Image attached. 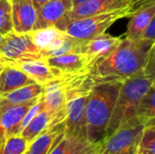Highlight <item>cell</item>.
Listing matches in <instances>:
<instances>
[{
	"label": "cell",
	"mask_w": 155,
	"mask_h": 154,
	"mask_svg": "<svg viewBox=\"0 0 155 154\" xmlns=\"http://www.w3.org/2000/svg\"><path fill=\"white\" fill-rule=\"evenodd\" d=\"M154 46L155 41L122 39L110 55L93 67L91 71L93 81L95 84L116 81L124 82L143 68Z\"/></svg>",
	"instance_id": "1"
},
{
	"label": "cell",
	"mask_w": 155,
	"mask_h": 154,
	"mask_svg": "<svg viewBox=\"0 0 155 154\" xmlns=\"http://www.w3.org/2000/svg\"><path fill=\"white\" fill-rule=\"evenodd\" d=\"M123 82H108L95 84L85 104L86 139L96 143L106 137L109 124L119 90Z\"/></svg>",
	"instance_id": "2"
},
{
	"label": "cell",
	"mask_w": 155,
	"mask_h": 154,
	"mask_svg": "<svg viewBox=\"0 0 155 154\" xmlns=\"http://www.w3.org/2000/svg\"><path fill=\"white\" fill-rule=\"evenodd\" d=\"M154 76L147 74L142 69L123 82L107 126L106 136L134 118L139 101L154 84Z\"/></svg>",
	"instance_id": "3"
},
{
	"label": "cell",
	"mask_w": 155,
	"mask_h": 154,
	"mask_svg": "<svg viewBox=\"0 0 155 154\" xmlns=\"http://www.w3.org/2000/svg\"><path fill=\"white\" fill-rule=\"evenodd\" d=\"M94 85V82L91 79L77 88L65 91L66 115L64 119V133L78 141L87 142L85 104Z\"/></svg>",
	"instance_id": "4"
},
{
	"label": "cell",
	"mask_w": 155,
	"mask_h": 154,
	"mask_svg": "<svg viewBox=\"0 0 155 154\" xmlns=\"http://www.w3.org/2000/svg\"><path fill=\"white\" fill-rule=\"evenodd\" d=\"M134 13V10L130 5L127 7L75 19L67 24L63 32L76 39H91L105 33L115 21L130 17Z\"/></svg>",
	"instance_id": "5"
},
{
	"label": "cell",
	"mask_w": 155,
	"mask_h": 154,
	"mask_svg": "<svg viewBox=\"0 0 155 154\" xmlns=\"http://www.w3.org/2000/svg\"><path fill=\"white\" fill-rule=\"evenodd\" d=\"M144 125L134 117L101 141L99 154H136Z\"/></svg>",
	"instance_id": "6"
},
{
	"label": "cell",
	"mask_w": 155,
	"mask_h": 154,
	"mask_svg": "<svg viewBox=\"0 0 155 154\" xmlns=\"http://www.w3.org/2000/svg\"><path fill=\"white\" fill-rule=\"evenodd\" d=\"M0 56L5 63L45 60L41 50L34 44L28 33H16L15 31L2 35Z\"/></svg>",
	"instance_id": "7"
},
{
	"label": "cell",
	"mask_w": 155,
	"mask_h": 154,
	"mask_svg": "<svg viewBox=\"0 0 155 154\" xmlns=\"http://www.w3.org/2000/svg\"><path fill=\"white\" fill-rule=\"evenodd\" d=\"M131 4V0H88L74 6L57 22L54 27L64 31L66 25L73 20L127 7Z\"/></svg>",
	"instance_id": "8"
},
{
	"label": "cell",
	"mask_w": 155,
	"mask_h": 154,
	"mask_svg": "<svg viewBox=\"0 0 155 154\" xmlns=\"http://www.w3.org/2000/svg\"><path fill=\"white\" fill-rule=\"evenodd\" d=\"M42 98L45 109L51 116V126L64 122L66 115V95L59 79L43 85Z\"/></svg>",
	"instance_id": "9"
},
{
	"label": "cell",
	"mask_w": 155,
	"mask_h": 154,
	"mask_svg": "<svg viewBox=\"0 0 155 154\" xmlns=\"http://www.w3.org/2000/svg\"><path fill=\"white\" fill-rule=\"evenodd\" d=\"M122 39L119 37L104 33L94 38L82 40L80 54L87 57L89 65L93 69L98 62L110 55L119 45Z\"/></svg>",
	"instance_id": "10"
},
{
	"label": "cell",
	"mask_w": 155,
	"mask_h": 154,
	"mask_svg": "<svg viewBox=\"0 0 155 154\" xmlns=\"http://www.w3.org/2000/svg\"><path fill=\"white\" fill-rule=\"evenodd\" d=\"M40 96L27 103L0 106V141L2 143L8 136L19 134V126L23 118Z\"/></svg>",
	"instance_id": "11"
},
{
	"label": "cell",
	"mask_w": 155,
	"mask_h": 154,
	"mask_svg": "<svg viewBox=\"0 0 155 154\" xmlns=\"http://www.w3.org/2000/svg\"><path fill=\"white\" fill-rule=\"evenodd\" d=\"M7 64L15 65L28 75L35 83L41 85H45L49 82L59 79L64 74V73L59 69L50 65L46 60L23 61Z\"/></svg>",
	"instance_id": "12"
},
{
	"label": "cell",
	"mask_w": 155,
	"mask_h": 154,
	"mask_svg": "<svg viewBox=\"0 0 155 154\" xmlns=\"http://www.w3.org/2000/svg\"><path fill=\"white\" fill-rule=\"evenodd\" d=\"M12 12L13 31L29 33L35 29L36 11L31 0H9Z\"/></svg>",
	"instance_id": "13"
},
{
	"label": "cell",
	"mask_w": 155,
	"mask_h": 154,
	"mask_svg": "<svg viewBox=\"0 0 155 154\" xmlns=\"http://www.w3.org/2000/svg\"><path fill=\"white\" fill-rule=\"evenodd\" d=\"M72 8V0L46 1L36 11V22L34 30L54 26L57 22Z\"/></svg>",
	"instance_id": "14"
},
{
	"label": "cell",
	"mask_w": 155,
	"mask_h": 154,
	"mask_svg": "<svg viewBox=\"0 0 155 154\" xmlns=\"http://www.w3.org/2000/svg\"><path fill=\"white\" fill-rule=\"evenodd\" d=\"M64 134V122L53 125L28 143L25 154H49Z\"/></svg>",
	"instance_id": "15"
},
{
	"label": "cell",
	"mask_w": 155,
	"mask_h": 154,
	"mask_svg": "<svg viewBox=\"0 0 155 154\" xmlns=\"http://www.w3.org/2000/svg\"><path fill=\"white\" fill-rule=\"evenodd\" d=\"M46 62L59 69L64 74H75L84 71H92L87 57L79 53H70L45 59Z\"/></svg>",
	"instance_id": "16"
},
{
	"label": "cell",
	"mask_w": 155,
	"mask_h": 154,
	"mask_svg": "<svg viewBox=\"0 0 155 154\" xmlns=\"http://www.w3.org/2000/svg\"><path fill=\"white\" fill-rule=\"evenodd\" d=\"M35 82L20 69L5 63L0 71V94H5ZM36 84V83H35Z\"/></svg>",
	"instance_id": "17"
},
{
	"label": "cell",
	"mask_w": 155,
	"mask_h": 154,
	"mask_svg": "<svg viewBox=\"0 0 155 154\" xmlns=\"http://www.w3.org/2000/svg\"><path fill=\"white\" fill-rule=\"evenodd\" d=\"M153 17H155V4L136 10L130 16L126 31V38L131 40L140 39L142 33Z\"/></svg>",
	"instance_id": "18"
},
{
	"label": "cell",
	"mask_w": 155,
	"mask_h": 154,
	"mask_svg": "<svg viewBox=\"0 0 155 154\" xmlns=\"http://www.w3.org/2000/svg\"><path fill=\"white\" fill-rule=\"evenodd\" d=\"M43 93V85L31 84L5 94H0V106L14 105L27 103L37 97Z\"/></svg>",
	"instance_id": "19"
},
{
	"label": "cell",
	"mask_w": 155,
	"mask_h": 154,
	"mask_svg": "<svg viewBox=\"0 0 155 154\" xmlns=\"http://www.w3.org/2000/svg\"><path fill=\"white\" fill-rule=\"evenodd\" d=\"M155 85L154 84L143 95L138 103L134 117L137 121L146 125L155 124Z\"/></svg>",
	"instance_id": "20"
},
{
	"label": "cell",
	"mask_w": 155,
	"mask_h": 154,
	"mask_svg": "<svg viewBox=\"0 0 155 154\" xmlns=\"http://www.w3.org/2000/svg\"><path fill=\"white\" fill-rule=\"evenodd\" d=\"M49 127H51V116L49 113L44 109L30 121L25 128L20 133V135L29 143L42 132Z\"/></svg>",
	"instance_id": "21"
},
{
	"label": "cell",
	"mask_w": 155,
	"mask_h": 154,
	"mask_svg": "<svg viewBox=\"0 0 155 154\" xmlns=\"http://www.w3.org/2000/svg\"><path fill=\"white\" fill-rule=\"evenodd\" d=\"M34 44L41 51L47 48L54 40L60 37L64 32L54 26L36 29L28 33Z\"/></svg>",
	"instance_id": "22"
},
{
	"label": "cell",
	"mask_w": 155,
	"mask_h": 154,
	"mask_svg": "<svg viewBox=\"0 0 155 154\" xmlns=\"http://www.w3.org/2000/svg\"><path fill=\"white\" fill-rule=\"evenodd\" d=\"M28 142L20 134L8 136L0 145V154H25Z\"/></svg>",
	"instance_id": "23"
},
{
	"label": "cell",
	"mask_w": 155,
	"mask_h": 154,
	"mask_svg": "<svg viewBox=\"0 0 155 154\" xmlns=\"http://www.w3.org/2000/svg\"><path fill=\"white\" fill-rule=\"evenodd\" d=\"M136 154H155V124L144 126Z\"/></svg>",
	"instance_id": "24"
},
{
	"label": "cell",
	"mask_w": 155,
	"mask_h": 154,
	"mask_svg": "<svg viewBox=\"0 0 155 154\" xmlns=\"http://www.w3.org/2000/svg\"><path fill=\"white\" fill-rule=\"evenodd\" d=\"M13 31L12 12L9 0H0V34L5 35Z\"/></svg>",
	"instance_id": "25"
},
{
	"label": "cell",
	"mask_w": 155,
	"mask_h": 154,
	"mask_svg": "<svg viewBox=\"0 0 155 154\" xmlns=\"http://www.w3.org/2000/svg\"><path fill=\"white\" fill-rule=\"evenodd\" d=\"M77 142H82V141L74 139L64 133V136L55 144V146L53 148V150L49 152V154H68L70 150L74 146V144Z\"/></svg>",
	"instance_id": "26"
},
{
	"label": "cell",
	"mask_w": 155,
	"mask_h": 154,
	"mask_svg": "<svg viewBox=\"0 0 155 154\" xmlns=\"http://www.w3.org/2000/svg\"><path fill=\"white\" fill-rule=\"evenodd\" d=\"M140 39L155 41V17H153L149 22V24L147 25V26L142 33Z\"/></svg>",
	"instance_id": "27"
},
{
	"label": "cell",
	"mask_w": 155,
	"mask_h": 154,
	"mask_svg": "<svg viewBox=\"0 0 155 154\" xmlns=\"http://www.w3.org/2000/svg\"><path fill=\"white\" fill-rule=\"evenodd\" d=\"M101 151V142L94 143V145L92 146V148L84 154H99Z\"/></svg>",
	"instance_id": "28"
},
{
	"label": "cell",
	"mask_w": 155,
	"mask_h": 154,
	"mask_svg": "<svg viewBox=\"0 0 155 154\" xmlns=\"http://www.w3.org/2000/svg\"><path fill=\"white\" fill-rule=\"evenodd\" d=\"M31 1H32V3L34 5V7H35V11H37L41 7V5H44L48 0H31Z\"/></svg>",
	"instance_id": "29"
},
{
	"label": "cell",
	"mask_w": 155,
	"mask_h": 154,
	"mask_svg": "<svg viewBox=\"0 0 155 154\" xmlns=\"http://www.w3.org/2000/svg\"><path fill=\"white\" fill-rule=\"evenodd\" d=\"M85 1H88V0H72L73 7L78 5H80V4H82V3H84V2H85Z\"/></svg>",
	"instance_id": "30"
},
{
	"label": "cell",
	"mask_w": 155,
	"mask_h": 154,
	"mask_svg": "<svg viewBox=\"0 0 155 154\" xmlns=\"http://www.w3.org/2000/svg\"><path fill=\"white\" fill-rule=\"evenodd\" d=\"M0 64H5V60L0 56Z\"/></svg>",
	"instance_id": "31"
},
{
	"label": "cell",
	"mask_w": 155,
	"mask_h": 154,
	"mask_svg": "<svg viewBox=\"0 0 155 154\" xmlns=\"http://www.w3.org/2000/svg\"><path fill=\"white\" fill-rule=\"evenodd\" d=\"M4 64H0V71H1V69H2V67H3Z\"/></svg>",
	"instance_id": "32"
},
{
	"label": "cell",
	"mask_w": 155,
	"mask_h": 154,
	"mask_svg": "<svg viewBox=\"0 0 155 154\" xmlns=\"http://www.w3.org/2000/svg\"><path fill=\"white\" fill-rule=\"evenodd\" d=\"M132 1V3H134V2H136V1H138V0H131Z\"/></svg>",
	"instance_id": "33"
},
{
	"label": "cell",
	"mask_w": 155,
	"mask_h": 154,
	"mask_svg": "<svg viewBox=\"0 0 155 154\" xmlns=\"http://www.w3.org/2000/svg\"><path fill=\"white\" fill-rule=\"evenodd\" d=\"M1 38H2V35L0 34V41H1Z\"/></svg>",
	"instance_id": "34"
},
{
	"label": "cell",
	"mask_w": 155,
	"mask_h": 154,
	"mask_svg": "<svg viewBox=\"0 0 155 154\" xmlns=\"http://www.w3.org/2000/svg\"><path fill=\"white\" fill-rule=\"evenodd\" d=\"M1 143H2V142H1V141H0V145H1Z\"/></svg>",
	"instance_id": "35"
}]
</instances>
